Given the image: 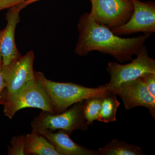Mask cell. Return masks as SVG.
<instances>
[{
    "instance_id": "obj_1",
    "label": "cell",
    "mask_w": 155,
    "mask_h": 155,
    "mask_svg": "<svg viewBox=\"0 0 155 155\" xmlns=\"http://www.w3.org/2000/svg\"><path fill=\"white\" fill-rule=\"evenodd\" d=\"M79 37L75 53L84 57L93 51L110 55L121 63L130 61L138 54L151 33L131 38H122L114 34L110 29L100 25L84 13L78 20Z\"/></svg>"
},
{
    "instance_id": "obj_2",
    "label": "cell",
    "mask_w": 155,
    "mask_h": 155,
    "mask_svg": "<svg viewBox=\"0 0 155 155\" xmlns=\"http://www.w3.org/2000/svg\"><path fill=\"white\" fill-rule=\"evenodd\" d=\"M35 77L47 92L55 114L66 111L69 107L93 96H103L107 92L104 85L97 87H86L72 82H56L48 79L43 73L34 71Z\"/></svg>"
},
{
    "instance_id": "obj_3",
    "label": "cell",
    "mask_w": 155,
    "mask_h": 155,
    "mask_svg": "<svg viewBox=\"0 0 155 155\" xmlns=\"http://www.w3.org/2000/svg\"><path fill=\"white\" fill-rule=\"evenodd\" d=\"M32 129H48L51 131L64 130L70 136L75 130H86V123L83 110V101L75 103L69 109L58 114L42 110L31 123Z\"/></svg>"
},
{
    "instance_id": "obj_4",
    "label": "cell",
    "mask_w": 155,
    "mask_h": 155,
    "mask_svg": "<svg viewBox=\"0 0 155 155\" xmlns=\"http://www.w3.org/2000/svg\"><path fill=\"white\" fill-rule=\"evenodd\" d=\"M137 58L129 64L122 65L116 62L108 63L107 70L111 76L106 88L113 90L136 80L148 73H155V60L149 56L145 45Z\"/></svg>"
},
{
    "instance_id": "obj_5",
    "label": "cell",
    "mask_w": 155,
    "mask_h": 155,
    "mask_svg": "<svg viewBox=\"0 0 155 155\" xmlns=\"http://www.w3.org/2000/svg\"><path fill=\"white\" fill-rule=\"evenodd\" d=\"M5 116L12 119L19 110L35 108L55 114L51 100L44 87L35 78L3 103Z\"/></svg>"
},
{
    "instance_id": "obj_6",
    "label": "cell",
    "mask_w": 155,
    "mask_h": 155,
    "mask_svg": "<svg viewBox=\"0 0 155 155\" xmlns=\"http://www.w3.org/2000/svg\"><path fill=\"white\" fill-rule=\"evenodd\" d=\"M92 19L109 29L117 28L128 22L134 11L131 0H90Z\"/></svg>"
},
{
    "instance_id": "obj_7",
    "label": "cell",
    "mask_w": 155,
    "mask_h": 155,
    "mask_svg": "<svg viewBox=\"0 0 155 155\" xmlns=\"http://www.w3.org/2000/svg\"><path fill=\"white\" fill-rule=\"evenodd\" d=\"M34 59V53L30 51L8 66L2 67L5 92L0 103L3 104L10 99L26 84L35 78L33 70Z\"/></svg>"
},
{
    "instance_id": "obj_8",
    "label": "cell",
    "mask_w": 155,
    "mask_h": 155,
    "mask_svg": "<svg viewBox=\"0 0 155 155\" xmlns=\"http://www.w3.org/2000/svg\"><path fill=\"white\" fill-rule=\"evenodd\" d=\"M134 11L128 22L124 25L111 29L116 35H121L142 32H155V4L139 0H131Z\"/></svg>"
},
{
    "instance_id": "obj_9",
    "label": "cell",
    "mask_w": 155,
    "mask_h": 155,
    "mask_svg": "<svg viewBox=\"0 0 155 155\" xmlns=\"http://www.w3.org/2000/svg\"><path fill=\"white\" fill-rule=\"evenodd\" d=\"M110 91L121 98L126 110L144 107L148 109L150 114L155 119V98L149 92L142 76Z\"/></svg>"
},
{
    "instance_id": "obj_10",
    "label": "cell",
    "mask_w": 155,
    "mask_h": 155,
    "mask_svg": "<svg viewBox=\"0 0 155 155\" xmlns=\"http://www.w3.org/2000/svg\"><path fill=\"white\" fill-rule=\"evenodd\" d=\"M22 3L9 8L6 14L7 25L2 30L0 38L2 67L8 66L22 56L16 46L15 34L17 25L20 21L19 13L25 8Z\"/></svg>"
},
{
    "instance_id": "obj_11",
    "label": "cell",
    "mask_w": 155,
    "mask_h": 155,
    "mask_svg": "<svg viewBox=\"0 0 155 155\" xmlns=\"http://www.w3.org/2000/svg\"><path fill=\"white\" fill-rule=\"evenodd\" d=\"M49 142L60 155H101L98 150H90L73 141L64 130L54 132L48 129L38 130Z\"/></svg>"
},
{
    "instance_id": "obj_12",
    "label": "cell",
    "mask_w": 155,
    "mask_h": 155,
    "mask_svg": "<svg viewBox=\"0 0 155 155\" xmlns=\"http://www.w3.org/2000/svg\"><path fill=\"white\" fill-rule=\"evenodd\" d=\"M25 155H60L52 145L37 130L24 136Z\"/></svg>"
},
{
    "instance_id": "obj_13",
    "label": "cell",
    "mask_w": 155,
    "mask_h": 155,
    "mask_svg": "<svg viewBox=\"0 0 155 155\" xmlns=\"http://www.w3.org/2000/svg\"><path fill=\"white\" fill-rule=\"evenodd\" d=\"M98 150L101 155H145L140 147L129 144L124 140H113Z\"/></svg>"
},
{
    "instance_id": "obj_14",
    "label": "cell",
    "mask_w": 155,
    "mask_h": 155,
    "mask_svg": "<svg viewBox=\"0 0 155 155\" xmlns=\"http://www.w3.org/2000/svg\"><path fill=\"white\" fill-rule=\"evenodd\" d=\"M103 97L101 109L97 120L106 123L116 121V113L120 104L116 95L107 89Z\"/></svg>"
},
{
    "instance_id": "obj_15",
    "label": "cell",
    "mask_w": 155,
    "mask_h": 155,
    "mask_svg": "<svg viewBox=\"0 0 155 155\" xmlns=\"http://www.w3.org/2000/svg\"><path fill=\"white\" fill-rule=\"evenodd\" d=\"M103 101V96H93L83 101V110L86 123L89 126L98 118Z\"/></svg>"
},
{
    "instance_id": "obj_16",
    "label": "cell",
    "mask_w": 155,
    "mask_h": 155,
    "mask_svg": "<svg viewBox=\"0 0 155 155\" xmlns=\"http://www.w3.org/2000/svg\"><path fill=\"white\" fill-rule=\"evenodd\" d=\"M24 135L15 136L11 139V146L9 147L8 154L25 155Z\"/></svg>"
},
{
    "instance_id": "obj_17",
    "label": "cell",
    "mask_w": 155,
    "mask_h": 155,
    "mask_svg": "<svg viewBox=\"0 0 155 155\" xmlns=\"http://www.w3.org/2000/svg\"><path fill=\"white\" fill-rule=\"evenodd\" d=\"M152 96L155 98V73H148L142 76Z\"/></svg>"
},
{
    "instance_id": "obj_18",
    "label": "cell",
    "mask_w": 155,
    "mask_h": 155,
    "mask_svg": "<svg viewBox=\"0 0 155 155\" xmlns=\"http://www.w3.org/2000/svg\"><path fill=\"white\" fill-rule=\"evenodd\" d=\"M25 0H0V11L23 3Z\"/></svg>"
},
{
    "instance_id": "obj_19",
    "label": "cell",
    "mask_w": 155,
    "mask_h": 155,
    "mask_svg": "<svg viewBox=\"0 0 155 155\" xmlns=\"http://www.w3.org/2000/svg\"><path fill=\"white\" fill-rule=\"evenodd\" d=\"M2 58L0 54V101L2 98L3 91L5 87V83L3 78L2 73Z\"/></svg>"
},
{
    "instance_id": "obj_20",
    "label": "cell",
    "mask_w": 155,
    "mask_h": 155,
    "mask_svg": "<svg viewBox=\"0 0 155 155\" xmlns=\"http://www.w3.org/2000/svg\"><path fill=\"white\" fill-rule=\"evenodd\" d=\"M39 1H41V0H25V1L22 3V5H23L25 8L26 6H28V5H30V4H31V3Z\"/></svg>"
},
{
    "instance_id": "obj_21",
    "label": "cell",
    "mask_w": 155,
    "mask_h": 155,
    "mask_svg": "<svg viewBox=\"0 0 155 155\" xmlns=\"http://www.w3.org/2000/svg\"><path fill=\"white\" fill-rule=\"evenodd\" d=\"M2 30L0 31V38H1V35H2Z\"/></svg>"
}]
</instances>
